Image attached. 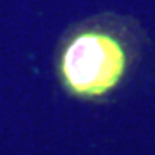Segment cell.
I'll list each match as a JSON object with an SVG mask.
<instances>
[{"label": "cell", "mask_w": 155, "mask_h": 155, "mask_svg": "<svg viewBox=\"0 0 155 155\" xmlns=\"http://www.w3.org/2000/svg\"><path fill=\"white\" fill-rule=\"evenodd\" d=\"M140 29L131 19L97 16L72 26L57 50L62 88L79 100H105L126 83L140 57Z\"/></svg>", "instance_id": "cell-1"}]
</instances>
